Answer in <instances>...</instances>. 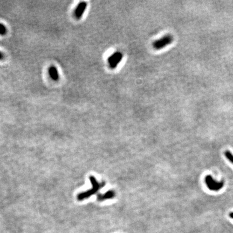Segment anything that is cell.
<instances>
[{
  "label": "cell",
  "instance_id": "cell-11",
  "mask_svg": "<svg viewBox=\"0 0 233 233\" xmlns=\"http://www.w3.org/2000/svg\"><path fill=\"white\" fill-rule=\"evenodd\" d=\"M229 216L230 218H232V219H233V212H231V213H229Z\"/></svg>",
  "mask_w": 233,
  "mask_h": 233
},
{
  "label": "cell",
  "instance_id": "cell-1",
  "mask_svg": "<svg viewBox=\"0 0 233 233\" xmlns=\"http://www.w3.org/2000/svg\"><path fill=\"white\" fill-rule=\"evenodd\" d=\"M89 179L90 180L92 187L91 189H88L87 191L80 193L77 195L78 200L82 201L84 199H88V198L91 196L92 195L96 194L100 189L104 187L105 185V182H102L100 183L97 181V180L96 179V178L93 176H90L89 177Z\"/></svg>",
  "mask_w": 233,
  "mask_h": 233
},
{
  "label": "cell",
  "instance_id": "cell-4",
  "mask_svg": "<svg viewBox=\"0 0 233 233\" xmlns=\"http://www.w3.org/2000/svg\"><path fill=\"white\" fill-rule=\"evenodd\" d=\"M123 58V54L120 51H116L107 59L108 64L110 68L112 69L116 68L119 64L121 62Z\"/></svg>",
  "mask_w": 233,
  "mask_h": 233
},
{
  "label": "cell",
  "instance_id": "cell-2",
  "mask_svg": "<svg viewBox=\"0 0 233 233\" xmlns=\"http://www.w3.org/2000/svg\"><path fill=\"white\" fill-rule=\"evenodd\" d=\"M205 180L207 187L212 191H218L221 189L224 186V182L223 181H218L214 180L210 175L206 176Z\"/></svg>",
  "mask_w": 233,
  "mask_h": 233
},
{
  "label": "cell",
  "instance_id": "cell-10",
  "mask_svg": "<svg viewBox=\"0 0 233 233\" xmlns=\"http://www.w3.org/2000/svg\"><path fill=\"white\" fill-rule=\"evenodd\" d=\"M3 58H4V55L1 51H0V61L3 59Z\"/></svg>",
  "mask_w": 233,
  "mask_h": 233
},
{
  "label": "cell",
  "instance_id": "cell-6",
  "mask_svg": "<svg viewBox=\"0 0 233 233\" xmlns=\"http://www.w3.org/2000/svg\"><path fill=\"white\" fill-rule=\"evenodd\" d=\"M115 196V191L110 190L104 194H99L97 195V200L98 201H103L106 200L113 199Z\"/></svg>",
  "mask_w": 233,
  "mask_h": 233
},
{
  "label": "cell",
  "instance_id": "cell-7",
  "mask_svg": "<svg viewBox=\"0 0 233 233\" xmlns=\"http://www.w3.org/2000/svg\"><path fill=\"white\" fill-rule=\"evenodd\" d=\"M50 77L53 80L57 81L59 79V73L58 70L55 66H51L49 69Z\"/></svg>",
  "mask_w": 233,
  "mask_h": 233
},
{
  "label": "cell",
  "instance_id": "cell-5",
  "mask_svg": "<svg viewBox=\"0 0 233 233\" xmlns=\"http://www.w3.org/2000/svg\"><path fill=\"white\" fill-rule=\"evenodd\" d=\"M87 3L86 2H81L77 5L76 9L75 12V15L77 19H81L82 16L83 15L84 12L87 7Z\"/></svg>",
  "mask_w": 233,
  "mask_h": 233
},
{
  "label": "cell",
  "instance_id": "cell-8",
  "mask_svg": "<svg viewBox=\"0 0 233 233\" xmlns=\"http://www.w3.org/2000/svg\"><path fill=\"white\" fill-rule=\"evenodd\" d=\"M225 158L233 165V154L229 151H225Z\"/></svg>",
  "mask_w": 233,
  "mask_h": 233
},
{
  "label": "cell",
  "instance_id": "cell-3",
  "mask_svg": "<svg viewBox=\"0 0 233 233\" xmlns=\"http://www.w3.org/2000/svg\"><path fill=\"white\" fill-rule=\"evenodd\" d=\"M173 37L171 35L167 34L159 38L153 43V48L156 50H161L172 43Z\"/></svg>",
  "mask_w": 233,
  "mask_h": 233
},
{
  "label": "cell",
  "instance_id": "cell-9",
  "mask_svg": "<svg viewBox=\"0 0 233 233\" xmlns=\"http://www.w3.org/2000/svg\"><path fill=\"white\" fill-rule=\"evenodd\" d=\"M7 32V28L4 26V24L0 23V35H4L6 34Z\"/></svg>",
  "mask_w": 233,
  "mask_h": 233
}]
</instances>
